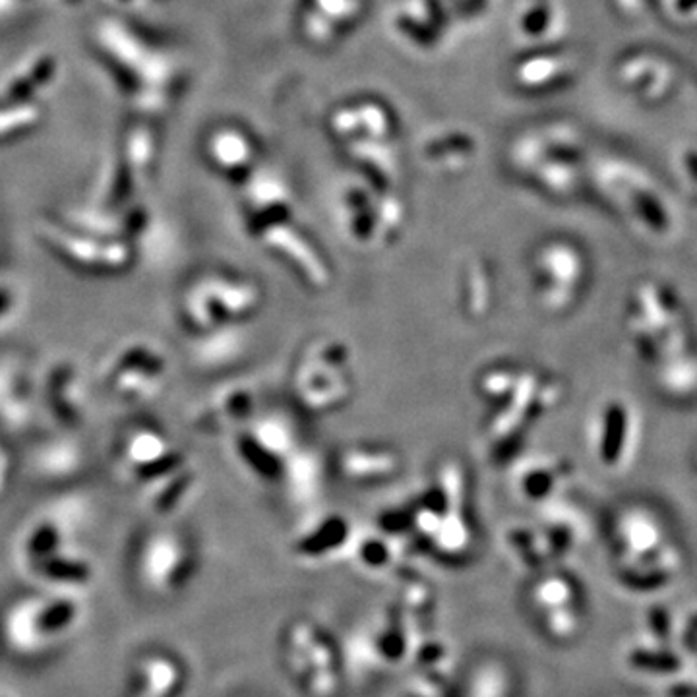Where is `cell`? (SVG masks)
Instances as JSON below:
<instances>
[{"label":"cell","instance_id":"obj_8","mask_svg":"<svg viewBox=\"0 0 697 697\" xmlns=\"http://www.w3.org/2000/svg\"><path fill=\"white\" fill-rule=\"evenodd\" d=\"M60 533L55 525H42L34 531V535L27 539V553L34 556L35 560L49 558L57 544H59Z\"/></svg>","mask_w":697,"mask_h":697},{"label":"cell","instance_id":"obj_4","mask_svg":"<svg viewBox=\"0 0 697 697\" xmlns=\"http://www.w3.org/2000/svg\"><path fill=\"white\" fill-rule=\"evenodd\" d=\"M536 285L541 303L553 312L576 305L587 280L586 255L570 243H551L535 256Z\"/></svg>","mask_w":697,"mask_h":697},{"label":"cell","instance_id":"obj_9","mask_svg":"<svg viewBox=\"0 0 697 697\" xmlns=\"http://www.w3.org/2000/svg\"><path fill=\"white\" fill-rule=\"evenodd\" d=\"M74 614H76V606L69 603V601L55 603L51 609H47V611L39 616L37 628L42 629V631H47V634H51V631L64 628V626L74 618Z\"/></svg>","mask_w":697,"mask_h":697},{"label":"cell","instance_id":"obj_6","mask_svg":"<svg viewBox=\"0 0 697 697\" xmlns=\"http://www.w3.org/2000/svg\"><path fill=\"white\" fill-rule=\"evenodd\" d=\"M170 453L167 442L157 433H137L127 444V460L137 476L169 458Z\"/></svg>","mask_w":697,"mask_h":697},{"label":"cell","instance_id":"obj_7","mask_svg":"<svg viewBox=\"0 0 697 697\" xmlns=\"http://www.w3.org/2000/svg\"><path fill=\"white\" fill-rule=\"evenodd\" d=\"M42 570L45 576L60 581H72V583H84L90 579V566L80 560H69L59 556H49L42 560Z\"/></svg>","mask_w":697,"mask_h":697},{"label":"cell","instance_id":"obj_10","mask_svg":"<svg viewBox=\"0 0 697 697\" xmlns=\"http://www.w3.org/2000/svg\"><path fill=\"white\" fill-rule=\"evenodd\" d=\"M14 293L10 290L9 285H2L0 283V318H4V316L9 315L10 308L14 305Z\"/></svg>","mask_w":697,"mask_h":697},{"label":"cell","instance_id":"obj_1","mask_svg":"<svg viewBox=\"0 0 697 697\" xmlns=\"http://www.w3.org/2000/svg\"><path fill=\"white\" fill-rule=\"evenodd\" d=\"M626 333L636 357L653 373L697 351L681 298L659 281H643L631 293Z\"/></svg>","mask_w":697,"mask_h":697},{"label":"cell","instance_id":"obj_3","mask_svg":"<svg viewBox=\"0 0 697 697\" xmlns=\"http://www.w3.org/2000/svg\"><path fill=\"white\" fill-rule=\"evenodd\" d=\"M591 450L601 468L613 473L628 469L638 453L639 417L624 398L603 401L591 421Z\"/></svg>","mask_w":697,"mask_h":697},{"label":"cell","instance_id":"obj_2","mask_svg":"<svg viewBox=\"0 0 697 697\" xmlns=\"http://www.w3.org/2000/svg\"><path fill=\"white\" fill-rule=\"evenodd\" d=\"M39 235L45 245L51 247L52 255L59 256L64 264L78 272L120 275L128 272L137 260V252L127 238L99 240L92 235L59 229L47 223L39 229Z\"/></svg>","mask_w":697,"mask_h":697},{"label":"cell","instance_id":"obj_11","mask_svg":"<svg viewBox=\"0 0 697 697\" xmlns=\"http://www.w3.org/2000/svg\"><path fill=\"white\" fill-rule=\"evenodd\" d=\"M10 479V460L4 451H0V494L4 493V488L9 485Z\"/></svg>","mask_w":697,"mask_h":697},{"label":"cell","instance_id":"obj_5","mask_svg":"<svg viewBox=\"0 0 697 697\" xmlns=\"http://www.w3.org/2000/svg\"><path fill=\"white\" fill-rule=\"evenodd\" d=\"M165 375V361L150 345L137 343L120 349L107 368V383L122 398H145L157 390Z\"/></svg>","mask_w":697,"mask_h":697}]
</instances>
